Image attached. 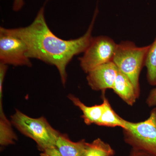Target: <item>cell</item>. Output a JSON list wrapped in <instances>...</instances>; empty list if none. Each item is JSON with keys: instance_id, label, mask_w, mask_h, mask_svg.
<instances>
[{"instance_id": "obj_1", "label": "cell", "mask_w": 156, "mask_h": 156, "mask_svg": "<svg viewBox=\"0 0 156 156\" xmlns=\"http://www.w3.org/2000/svg\"><path fill=\"white\" fill-rule=\"evenodd\" d=\"M45 3L30 25L26 27L6 28L8 32L22 40L27 49L29 58H36L56 66L62 83L65 86L67 79L66 69L75 56L84 53L93 37L92 32L98 13V7L86 33L70 40H62L50 30L45 20Z\"/></svg>"}, {"instance_id": "obj_2", "label": "cell", "mask_w": 156, "mask_h": 156, "mask_svg": "<svg viewBox=\"0 0 156 156\" xmlns=\"http://www.w3.org/2000/svg\"><path fill=\"white\" fill-rule=\"evenodd\" d=\"M11 122L20 133L33 140L41 151L56 147L60 133L53 128L44 117L31 118L16 110L11 116Z\"/></svg>"}, {"instance_id": "obj_3", "label": "cell", "mask_w": 156, "mask_h": 156, "mask_svg": "<svg viewBox=\"0 0 156 156\" xmlns=\"http://www.w3.org/2000/svg\"><path fill=\"white\" fill-rule=\"evenodd\" d=\"M150 45L137 47L133 42L122 41L117 44L113 62L120 71L126 75L132 82L137 95L140 89L139 76L146 59Z\"/></svg>"}, {"instance_id": "obj_4", "label": "cell", "mask_w": 156, "mask_h": 156, "mask_svg": "<svg viewBox=\"0 0 156 156\" xmlns=\"http://www.w3.org/2000/svg\"><path fill=\"white\" fill-rule=\"evenodd\" d=\"M122 129L124 140L132 148L156 156V108L143 122L133 123L125 120Z\"/></svg>"}, {"instance_id": "obj_5", "label": "cell", "mask_w": 156, "mask_h": 156, "mask_svg": "<svg viewBox=\"0 0 156 156\" xmlns=\"http://www.w3.org/2000/svg\"><path fill=\"white\" fill-rule=\"evenodd\" d=\"M117 46L109 37H93L83 55L79 58L81 68L88 73L99 66L112 62Z\"/></svg>"}, {"instance_id": "obj_6", "label": "cell", "mask_w": 156, "mask_h": 156, "mask_svg": "<svg viewBox=\"0 0 156 156\" xmlns=\"http://www.w3.org/2000/svg\"><path fill=\"white\" fill-rule=\"evenodd\" d=\"M27 53V47L22 40L1 27L0 63L31 67L32 64Z\"/></svg>"}, {"instance_id": "obj_7", "label": "cell", "mask_w": 156, "mask_h": 156, "mask_svg": "<svg viewBox=\"0 0 156 156\" xmlns=\"http://www.w3.org/2000/svg\"><path fill=\"white\" fill-rule=\"evenodd\" d=\"M119 69L113 62L98 66L88 73L87 81L89 87L95 91L112 89Z\"/></svg>"}, {"instance_id": "obj_8", "label": "cell", "mask_w": 156, "mask_h": 156, "mask_svg": "<svg viewBox=\"0 0 156 156\" xmlns=\"http://www.w3.org/2000/svg\"><path fill=\"white\" fill-rule=\"evenodd\" d=\"M112 89L127 104L131 106L139 96L132 82L119 70Z\"/></svg>"}, {"instance_id": "obj_9", "label": "cell", "mask_w": 156, "mask_h": 156, "mask_svg": "<svg viewBox=\"0 0 156 156\" xmlns=\"http://www.w3.org/2000/svg\"><path fill=\"white\" fill-rule=\"evenodd\" d=\"M87 143L85 139L73 142L67 135L60 133L56 147L62 156H84Z\"/></svg>"}, {"instance_id": "obj_10", "label": "cell", "mask_w": 156, "mask_h": 156, "mask_svg": "<svg viewBox=\"0 0 156 156\" xmlns=\"http://www.w3.org/2000/svg\"><path fill=\"white\" fill-rule=\"evenodd\" d=\"M68 98L83 112L82 117L83 119L85 124L87 125L97 124L104 110L105 105L103 102L101 105L87 106L83 103L79 98L72 94H69L68 95Z\"/></svg>"}, {"instance_id": "obj_11", "label": "cell", "mask_w": 156, "mask_h": 156, "mask_svg": "<svg viewBox=\"0 0 156 156\" xmlns=\"http://www.w3.org/2000/svg\"><path fill=\"white\" fill-rule=\"evenodd\" d=\"M2 100H0V144L7 146L15 143L17 137L12 127V123L3 111Z\"/></svg>"}, {"instance_id": "obj_12", "label": "cell", "mask_w": 156, "mask_h": 156, "mask_svg": "<svg viewBox=\"0 0 156 156\" xmlns=\"http://www.w3.org/2000/svg\"><path fill=\"white\" fill-rule=\"evenodd\" d=\"M104 110L100 119L96 125L106 127H120L123 128L125 120L122 119L116 113L112 108L109 102L105 96H103Z\"/></svg>"}, {"instance_id": "obj_13", "label": "cell", "mask_w": 156, "mask_h": 156, "mask_svg": "<svg viewBox=\"0 0 156 156\" xmlns=\"http://www.w3.org/2000/svg\"><path fill=\"white\" fill-rule=\"evenodd\" d=\"M115 154L109 144L98 138L92 142H87L84 156H113Z\"/></svg>"}, {"instance_id": "obj_14", "label": "cell", "mask_w": 156, "mask_h": 156, "mask_svg": "<svg viewBox=\"0 0 156 156\" xmlns=\"http://www.w3.org/2000/svg\"><path fill=\"white\" fill-rule=\"evenodd\" d=\"M144 66L147 70L148 82L152 86H156V37L150 45Z\"/></svg>"}, {"instance_id": "obj_15", "label": "cell", "mask_w": 156, "mask_h": 156, "mask_svg": "<svg viewBox=\"0 0 156 156\" xmlns=\"http://www.w3.org/2000/svg\"><path fill=\"white\" fill-rule=\"evenodd\" d=\"M8 65L0 63V97L3 96V83L8 69Z\"/></svg>"}, {"instance_id": "obj_16", "label": "cell", "mask_w": 156, "mask_h": 156, "mask_svg": "<svg viewBox=\"0 0 156 156\" xmlns=\"http://www.w3.org/2000/svg\"><path fill=\"white\" fill-rule=\"evenodd\" d=\"M146 101L149 106H156V87L151 90Z\"/></svg>"}, {"instance_id": "obj_17", "label": "cell", "mask_w": 156, "mask_h": 156, "mask_svg": "<svg viewBox=\"0 0 156 156\" xmlns=\"http://www.w3.org/2000/svg\"><path fill=\"white\" fill-rule=\"evenodd\" d=\"M41 156H62L56 147L45 150L41 154Z\"/></svg>"}, {"instance_id": "obj_18", "label": "cell", "mask_w": 156, "mask_h": 156, "mask_svg": "<svg viewBox=\"0 0 156 156\" xmlns=\"http://www.w3.org/2000/svg\"><path fill=\"white\" fill-rule=\"evenodd\" d=\"M24 4L23 0H14L13 6V10L15 11H20L24 5Z\"/></svg>"}, {"instance_id": "obj_19", "label": "cell", "mask_w": 156, "mask_h": 156, "mask_svg": "<svg viewBox=\"0 0 156 156\" xmlns=\"http://www.w3.org/2000/svg\"><path fill=\"white\" fill-rule=\"evenodd\" d=\"M129 156H152L145 152L132 148Z\"/></svg>"}]
</instances>
